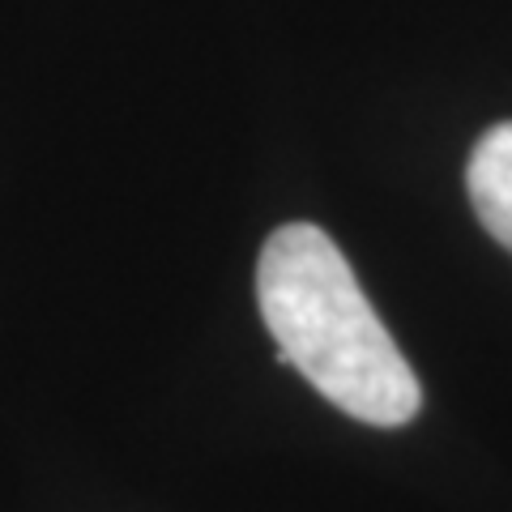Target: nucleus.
Wrapping results in <instances>:
<instances>
[{
	"label": "nucleus",
	"mask_w": 512,
	"mask_h": 512,
	"mask_svg": "<svg viewBox=\"0 0 512 512\" xmlns=\"http://www.w3.org/2000/svg\"><path fill=\"white\" fill-rule=\"evenodd\" d=\"M256 303L278 359L372 427H402L423 410V389L393 333L367 303L355 269L312 222H286L256 261Z\"/></svg>",
	"instance_id": "f257e3e1"
},
{
	"label": "nucleus",
	"mask_w": 512,
	"mask_h": 512,
	"mask_svg": "<svg viewBox=\"0 0 512 512\" xmlns=\"http://www.w3.org/2000/svg\"><path fill=\"white\" fill-rule=\"evenodd\" d=\"M466 188L487 235L512 252V120L491 124L474 141L466 163Z\"/></svg>",
	"instance_id": "f03ea898"
}]
</instances>
